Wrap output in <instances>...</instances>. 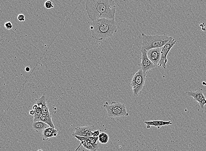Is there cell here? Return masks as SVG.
Here are the masks:
<instances>
[{
	"label": "cell",
	"mask_w": 206,
	"mask_h": 151,
	"mask_svg": "<svg viewBox=\"0 0 206 151\" xmlns=\"http://www.w3.org/2000/svg\"><path fill=\"white\" fill-rule=\"evenodd\" d=\"M176 43V41L173 38L161 47V57L158 64V67H163L164 69H166L167 64L168 62L167 56Z\"/></svg>",
	"instance_id": "6"
},
{
	"label": "cell",
	"mask_w": 206,
	"mask_h": 151,
	"mask_svg": "<svg viewBox=\"0 0 206 151\" xmlns=\"http://www.w3.org/2000/svg\"><path fill=\"white\" fill-rule=\"evenodd\" d=\"M36 104L38 107L41 108V106L43 104L47 102L46 96L44 95H43L38 99H36Z\"/></svg>",
	"instance_id": "17"
},
{
	"label": "cell",
	"mask_w": 206,
	"mask_h": 151,
	"mask_svg": "<svg viewBox=\"0 0 206 151\" xmlns=\"http://www.w3.org/2000/svg\"><path fill=\"white\" fill-rule=\"evenodd\" d=\"M35 113V111L34 110H30V114L31 115H34V114Z\"/></svg>",
	"instance_id": "24"
},
{
	"label": "cell",
	"mask_w": 206,
	"mask_h": 151,
	"mask_svg": "<svg viewBox=\"0 0 206 151\" xmlns=\"http://www.w3.org/2000/svg\"><path fill=\"white\" fill-rule=\"evenodd\" d=\"M144 124L147 125V128L150 129L151 127H156L160 129L161 128L164 126H168L172 124V123L171 121H161V120H155V121H145Z\"/></svg>",
	"instance_id": "10"
},
{
	"label": "cell",
	"mask_w": 206,
	"mask_h": 151,
	"mask_svg": "<svg viewBox=\"0 0 206 151\" xmlns=\"http://www.w3.org/2000/svg\"><path fill=\"white\" fill-rule=\"evenodd\" d=\"M95 131V127L94 125L77 127L75 128V131L72 134L73 136H81L84 137H92L93 133Z\"/></svg>",
	"instance_id": "8"
},
{
	"label": "cell",
	"mask_w": 206,
	"mask_h": 151,
	"mask_svg": "<svg viewBox=\"0 0 206 151\" xmlns=\"http://www.w3.org/2000/svg\"><path fill=\"white\" fill-rule=\"evenodd\" d=\"M104 107L106 110L109 117L117 118L122 117H127L129 115L124 104L118 101H112L109 104L106 102Z\"/></svg>",
	"instance_id": "4"
},
{
	"label": "cell",
	"mask_w": 206,
	"mask_h": 151,
	"mask_svg": "<svg viewBox=\"0 0 206 151\" xmlns=\"http://www.w3.org/2000/svg\"><path fill=\"white\" fill-rule=\"evenodd\" d=\"M116 8L113 0H86V11L92 21L101 18L115 19Z\"/></svg>",
	"instance_id": "1"
},
{
	"label": "cell",
	"mask_w": 206,
	"mask_h": 151,
	"mask_svg": "<svg viewBox=\"0 0 206 151\" xmlns=\"http://www.w3.org/2000/svg\"><path fill=\"white\" fill-rule=\"evenodd\" d=\"M82 145V144L81 143H80V145H79V146L77 148V149H76V150H75V151H78V150L79 149V148H80V147Z\"/></svg>",
	"instance_id": "26"
},
{
	"label": "cell",
	"mask_w": 206,
	"mask_h": 151,
	"mask_svg": "<svg viewBox=\"0 0 206 151\" xmlns=\"http://www.w3.org/2000/svg\"></svg>",
	"instance_id": "29"
},
{
	"label": "cell",
	"mask_w": 206,
	"mask_h": 151,
	"mask_svg": "<svg viewBox=\"0 0 206 151\" xmlns=\"http://www.w3.org/2000/svg\"><path fill=\"white\" fill-rule=\"evenodd\" d=\"M58 131L55 128L49 127L42 131V138L43 141L48 140L49 138L56 137L58 135Z\"/></svg>",
	"instance_id": "12"
},
{
	"label": "cell",
	"mask_w": 206,
	"mask_h": 151,
	"mask_svg": "<svg viewBox=\"0 0 206 151\" xmlns=\"http://www.w3.org/2000/svg\"><path fill=\"white\" fill-rule=\"evenodd\" d=\"M17 19H18V21H19L20 22H24L25 21L26 18L23 14H19L18 15Z\"/></svg>",
	"instance_id": "22"
},
{
	"label": "cell",
	"mask_w": 206,
	"mask_h": 151,
	"mask_svg": "<svg viewBox=\"0 0 206 151\" xmlns=\"http://www.w3.org/2000/svg\"><path fill=\"white\" fill-rule=\"evenodd\" d=\"M30 68L29 67H26V72H29V71H30Z\"/></svg>",
	"instance_id": "25"
},
{
	"label": "cell",
	"mask_w": 206,
	"mask_h": 151,
	"mask_svg": "<svg viewBox=\"0 0 206 151\" xmlns=\"http://www.w3.org/2000/svg\"><path fill=\"white\" fill-rule=\"evenodd\" d=\"M4 27H5V28L7 29H8V30L12 29V27H13L12 24V22H6L4 23Z\"/></svg>",
	"instance_id": "20"
},
{
	"label": "cell",
	"mask_w": 206,
	"mask_h": 151,
	"mask_svg": "<svg viewBox=\"0 0 206 151\" xmlns=\"http://www.w3.org/2000/svg\"><path fill=\"white\" fill-rule=\"evenodd\" d=\"M44 7L47 9H50L54 8V3L50 0H48L44 3Z\"/></svg>",
	"instance_id": "19"
},
{
	"label": "cell",
	"mask_w": 206,
	"mask_h": 151,
	"mask_svg": "<svg viewBox=\"0 0 206 151\" xmlns=\"http://www.w3.org/2000/svg\"><path fill=\"white\" fill-rule=\"evenodd\" d=\"M147 77V74L140 69L134 75L130 84L133 96L136 97L140 95L146 83Z\"/></svg>",
	"instance_id": "5"
},
{
	"label": "cell",
	"mask_w": 206,
	"mask_h": 151,
	"mask_svg": "<svg viewBox=\"0 0 206 151\" xmlns=\"http://www.w3.org/2000/svg\"><path fill=\"white\" fill-rule=\"evenodd\" d=\"M32 127L33 129L36 131V132H40L42 131L43 130L50 127L48 124L43 122L42 121H39L36 122H33Z\"/></svg>",
	"instance_id": "13"
},
{
	"label": "cell",
	"mask_w": 206,
	"mask_h": 151,
	"mask_svg": "<svg viewBox=\"0 0 206 151\" xmlns=\"http://www.w3.org/2000/svg\"><path fill=\"white\" fill-rule=\"evenodd\" d=\"M198 104L200 108L202 109H204V106L206 104V99H203L202 100H201L198 102Z\"/></svg>",
	"instance_id": "21"
},
{
	"label": "cell",
	"mask_w": 206,
	"mask_h": 151,
	"mask_svg": "<svg viewBox=\"0 0 206 151\" xmlns=\"http://www.w3.org/2000/svg\"><path fill=\"white\" fill-rule=\"evenodd\" d=\"M202 84L203 85H204V86H206V82H205V81H203L202 82Z\"/></svg>",
	"instance_id": "27"
},
{
	"label": "cell",
	"mask_w": 206,
	"mask_h": 151,
	"mask_svg": "<svg viewBox=\"0 0 206 151\" xmlns=\"http://www.w3.org/2000/svg\"><path fill=\"white\" fill-rule=\"evenodd\" d=\"M141 62L139 64V67L143 72L147 73L150 70L156 67V66L151 62L147 56V50L141 48Z\"/></svg>",
	"instance_id": "7"
},
{
	"label": "cell",
	"mask_w": 206,
	"mask_h": 151,
	"mask_svg": "<svg viewBox=\"0 0 206 151\" xmlns=\"http://www.w3.org/2000/svg\"><path fill=\"white\" fill-rule=\"evenodd\" d=\"M161 48H157L150 49L147 51L148 58L156 67H158V64L161 59Z\"/></svg>",
	"instance_id": "9"
},
{
	"label": "cell",
	"mask_w": 206,
	"mask_h": 151,
	"mask_svg": "<svg viewBox=\"0 0 206 151\" xmlns=\"http://www.w3.org/2000/svg\"><path fill=\"white\" fill-rule=\"evenodd\" d=\"M37 151H43L42 150H41V149H40V150H38Z\"/></svg>",
	"instance_id": "28"
},
{
	"label": "cell",
	"mask_w": 206,
	"mask_h": 151,
	"mask_svg": "<svg viewBox=\"0 0 206 151\" xmlns=\"http://www.w3.org/2000/svg\"><path fill=\"white\" fill-rule=\"evenodd\" d=\"M141 36L142 40V48H144L147 51L152 48H161L173 38L172 37L166 35H148L143 33Z\"/></svg>",
	"instance_id": "3"
},
{
	"label": "cell",
	"mask_w": 206,
	"mask_h": 151,
	"mask_svg": "<svg viewBox=\"0 0 206 151\" xmlns=\"http://www.w3.org/2000/svg\"><path fill=\"white\" fill-rule=\"evenodd\" d=\"M40 121H42L48 124L50 127L55 128L51 114H47L43 113L40 116Z\"/></svg>",
	"instance_id": "14"
},
{
	"label": "cell",
	"mask_w": 206,
	"mask_h": 151,
	"mask_svg": "<svg viewBox=\"0 0 206 151\" xmlns=\"http://www.w3.org/2000/svg\"><path fill=\"white\" fill-rule=\"evenodd\" d=\"M90 29L93 38L101 41L112 37L117 32V26L115 19L101 18L93 21Z\"/></svg>",
	"instance_id": "2"
},
{
	"label": "cell",
	"mask_w": 206,
	"mask_h": 151,
	"mask_svg": "<svg viewBox=\"0 0 206 151\" xmlns=\"http://www.w3.org/2000/svg\"><path fill=\"white\" fill-rule=\"evenodd\" d=\"M186 94L189 96L193 98L194 100L198 103L203 99H206L205 95H204L203 89L201 88H197L194 91H189L187 92Z\"/></svg>",
	"instance_id": "11"
},
{
	"label": "cell",
	"mask_w": 206,
	"mask_h": 151,
	"mask_svg": "<svg viewBox=\"0 0 206 151\" xmlns=\"http://www.w3.org/2000/svg\"><path fill=\"white\" fill-rule=\"evenodd\" d=\"M109 140V136L105 133L100 134L98 138V141L101 144H106Z\"/></svg>",
	"instance_id": "15"
},
{
	"label": "cell",
	"mask_w": 206,
	"mask_h": 151,
	"mask_svg": "<svg viewBox=\"0 0 206 151\" xmlns=\"http://www.w3.org/2000/svg\"><path fill=\"white\" fill-rule=\"evenodd\" d=\"M81 143L82 144L83 147L87 150L91 151H95L97 150L95 149V148L94 147L93 145L90 142H87L86 141H82L81 142Z\"/></svg>",
	"instance_id": "16"
},
{
	"label": "cell",
	"mask_w": 206,
	"mask_h": 151,
	"mask_svg": "<svg viewBox=\"0 0 206 151\" xmlns=\"http://www.w3.org/2000/svg\"><path fill=\"white\" fill-rule=\"evenodd\" d=\"M41 108L42 110L43 113L45 114H50L47 102L43 104L41 106Z\"/></svg>",
	"instance_id": "18"
},
{
	"label": "cell",
	"mask_w": 206,
	"mask_h": 151,
	"mask_svg": "<svg viewBox=\"0 0 206 151\" xmlns=\"http://www.w3.org/2000/svg\"><path fill=\"white\" fill-rule=\"evenodd\" d=\"M100 135V131L99 130H95L93 133L92 137L98 139L99 136Z\"/></svg>",
	"instance_id": "23"
}]
</instances>
